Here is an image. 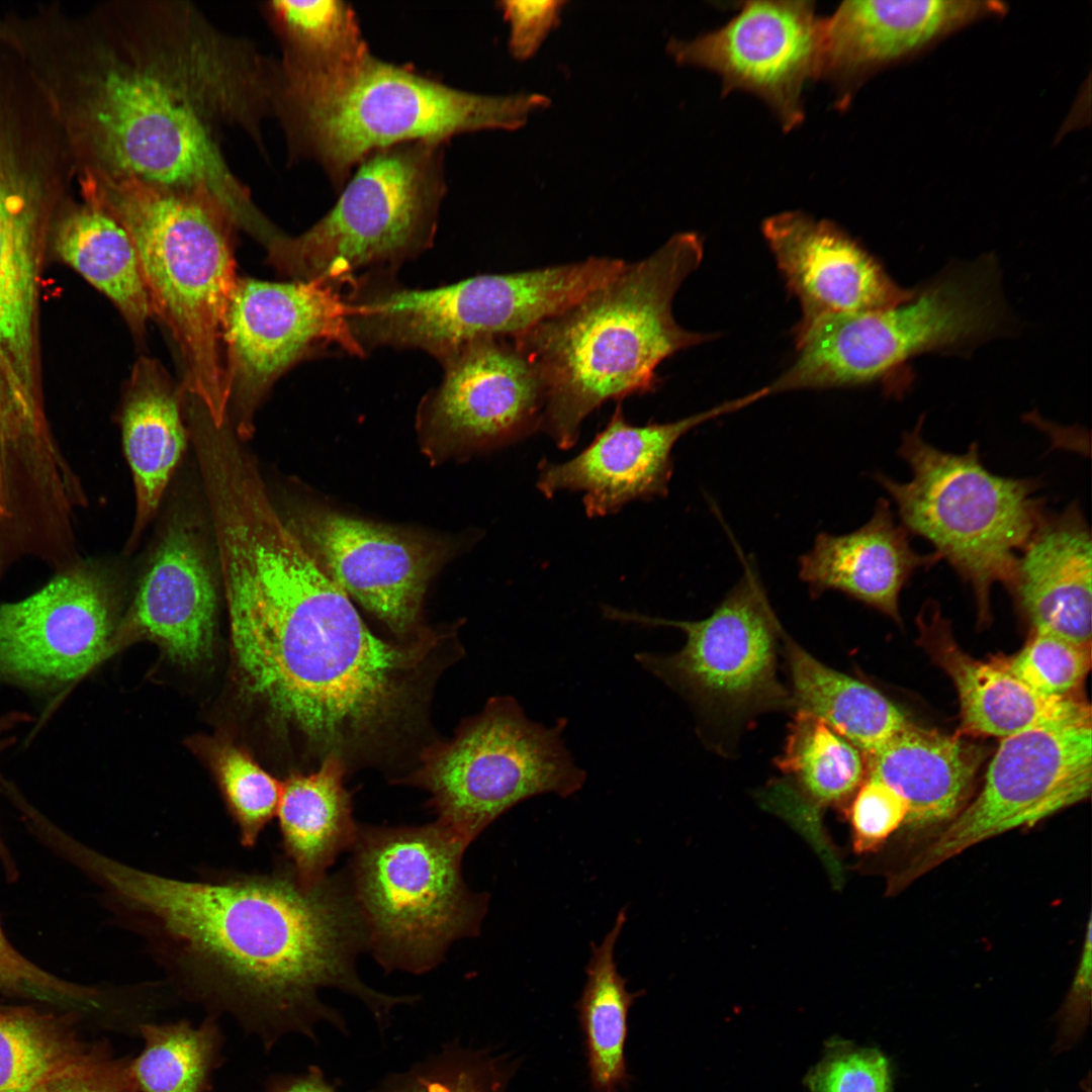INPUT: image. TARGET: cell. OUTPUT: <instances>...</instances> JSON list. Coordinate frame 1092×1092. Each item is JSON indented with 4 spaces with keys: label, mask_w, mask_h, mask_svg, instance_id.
I'll list each match as a JSON object with an SVG mask.
<instances>
[{
    "label": "cell",
    "mask_w": 1092,
    "mask_h": 1092,
    "mask_svg": "<svg viewBox=\"0 0 1092 1092\" xmlns=\"http://www.w3.org/2000/svg\"><path fill=\"white\" fill-rule=\"evenodd\" d=\"M762 234L802 316L794 330L833 314L894 307L916 290L902 288L840 226L801 211L766 218Z\"/></svg>",
    "instance_id": "cell-21"
},
{
    "label": "cell",
    "mask_w": 1092,
    "mask_h": 1092,
    "mask_svg": "<svg viewBox=\"0 0 1092 1092\" xmlns=\"http://www.w3.org/2000/svg\"><path fill=\"white\" fill-rule=\"evenodd\" d=\"M515 1070L504 1055L452 1041L369 1092H506Z\"/></svg>",
    "instance_id": "cell-37"
},
{
    "label": "cell",
    "mask_w": 1092,
    "mask_h": 1092,
    "mask_svg": "<svg viewBox=\"0 0 1092 1092\" xmlns=\"http://www.w3.org/2000/svg\"><path fill=\"white\" fill-rule=\"evenodd\" d=\"M923 416L902 436L898 455L911 478L874 475L890 495L900 524L929 542L973 590L981 624L990 619L994 583H1006L1016 555L1048 510L1034 477L994 474L981 460L979 445L965 453L942 451L922 435Z\"/></svg>",
    "instance_id": "cell-10"
},
{
    "label": "cell",
    "mask_w": 1092,
    "mask_h": 1092,
    "mask_svg": "<svg viewBox=\"0 0 1092 1092\" xmlns=\"http://www.w3.org/2000/svg\"><path fill=\"white\" fill-rule=\"evenodd\" d=\"M804 1083L810 1092H892L891 1062L877 1048L834 1038Z\"/></svg>",
    "instance_id": "cell-40"
},
{
    "label": "cell",
    "mask_w": 1092,
    "mask_h": 1092,
    "mask_svg": "<svg viewBox=\"0 0 1092 1092\" xmlns=\"http://www.w3.org/2000/svg\"><path fill=\"white\" fill-rule=\"evenodd\" d=\"M775 763L783 775L775 795L812 818L852 797L867 776L863 753L825 722L802 711L794 712Z\"/></svg>",
    "instance_id": "cell-32"
},
{
    "label": "cell",
    "mask_w": 1092,
    "mask_h": 1092,
    "mask_svg": "<svg viewBox=\"0 0 1092 1092\" xmlns=\"http://www.w3.org/2000/svg\"><path fill=\"white\" fill-rule=\"evenodd\" d=\"M91 1045L66 1019L0 1005V1092H32Z\"/></svg>",
    "instance_id": "cell-36"
},
{
    "label": "cell",
    "mask_w": 1092,
    "mask_h": 1092,
    "mask_svg": "<svg viewBox=\"0 0 1092 1092\" xmlns=\"http://www.w3.org/2000/svg\"><path fill=\"white\" fill-rule=\"evenodd\" d=\"M0 989L47 1001L65 1002L86 1011L111 1013L115 992L64 981L22 956L0 927Z\"/></svg>",
    "instance_id": "cell-41"
},
{
    "label": "cell",
    "mask_w": 1092,
    "mask_h": 1092,
    "mask_svg": "<svg viewBox=\"0 0 1092 1092\" xmlns=\"http://www.w3.org/2000/svg\"><path fill=\"white\" fill-rule=\"evenodd\" d=\"M77 190L128 234L152 313L178 348L184 397L222 427L229 418L222 329L239 279L236 219L206 192L132 177L83 180Z\"/></svg>",
    "instance_id": "cell-5"
},
{
    "label": "cell",
    "mask_w": 1092,
    "mask_h": 1092,
    "mask_svg": "<svg viewBox=\"0 0 1092 1092\" xmlns=\"http://www.w3.org/2000/svg\"><path fill=\"white\" fill-rule=\"evenodd\" d=\"M331 345L363 356L348 329L340 289L320 282L238 279L222 348L229 418L242 442L252 436L254 415L276 380Z\"/></svg>",
    "instance_id": "cell-15"
},
{
    "label": "cell",
    "mask_w": 1092,
    "mask_h": 1092,
    "mask_svg": "<svg viewBox=\"0 0 1092 1092\" xmlns=\"http://www.w3.org/2000/svg\"><path fill=\"white\" fill-rule=\"evenodd\" d=\"M215 608L211 573L194 535L171 529L140 583L132 623L171 658L193 663L208 653Z\"/></svg>",
    "instance_id": "cell-26"
},
{
    "label": "cell",
    "mask_w": 1092,
    "mask_h": 1092,
    "mask_svg": "<svg viewBox=\"0 0 1092 1092\" xmlns=\"http://www.w3.org/2000/svg\"><path fill=\"white\" fill-rule=\"evenodd\" d=\"M1003 659L1008 669L1039 696L1076 698L1091 667V646L1032 632L1018 653Z\"/></svg>",
    "instance_id": "cell-39"
},
{
    "label": "cell",
    "mask_w": 1092,
    "mask_h": 1092,
    "mask_svg": "<svg viewBox=\"0 0 1092 1092\" xmlns=\"http://www.w3.org/2000/svg\"><path fill=\"white\" fill-rule=\"evenodd\" d=\"M997 261L948 267L900 305L822 317L794 333L797 356L777 392L878 381L926 352L969 348L1010 332Z\"/></svg>",
    "instance_id": "cell-8"
},
{
    "label": "cell",
    "mask_w": 1092,
    "mask_h": 1092,
    "mask_svg": "<svg viewBox=\"0 0 1092 1092\" xmlns=\"http://www.w3.org/2000/svg\"><path fill=\"white\" fill-rule=\"evenodd\" d=\"M550 100L537 93L483 95L453 88L413 68L372 54L340 73L320 78L284 74L274 118L290 161L318 164L341 189L371 153L404 143H444L486 129L513 130Z\"/></svg>",
    "instance_id": "cell-6"
},
{
    "label": "cell",
    "mask_w": 1092,
    "mask_h": 1092,
    "mask_svg": "<svg viewBox=\"0 0 1092 1092\" xmlns=\"http://www.w3.org/2000/svg\"><path fill=\"white\" fill-rule=\"evenodd\" d=\"M287 525L329 576L394 633L413 635L437 547L394 528L321 508L297 510Z\"/></svg>",
    "instance_id": "cell-19"
},
{
    "label": "cell",
    "mask_w": 1092,
    "mask_h": 1092,
    "mask_svg": "<svg viewBox=\"0 0 1092 1092\" xmlns=\"http://www.w3.org/2000/svg\"><path fill=\"white\" fill-rule=\"evenodd\" d=\"M211 760L240 841L252 847L276 814L282 784L234 744L215 746Z\"/></svg>",
    "instance_id": "cell-38"
},
{
    "label": "cell",
    "mask_w": 1092,
    "mask_h": 1092,
    "mask_svg": "<svg viewBox=\"0 0 1092 1092\" xmlns=\"http://www.w3.org/2000/svg\"><path fill=\"white\" fill-rule=\"evenodd\" d=\"M139 1036L143 1049L130 1068L141 1092H211L213 1073L224 1062L217 1016L207 1014L198 1026L185 1018L148 1021Z\"/></svg>",
    "instance_id": "cell-35"
},
{
    "label": "cell",
    "mask_w": 1092,
    "mask_h": 1092,
    "mask_svg": "<svg viewBox=\"0 0 1092 1092\" xmlns=\"http://www.w3.org/2000/svg\"><path fill=\"white\" fill-rule=\"evenodd\" d=\"M131 1056H117L106 1041L93 1042L78 1061L32 1092H141L131 1073Z\"/></svg>",
    "instance_id": "cell-42"
},
{
    "label": "cell",
    "mask_w": 1092,
    "mask_h": 1092,
    "mask_svg": "<svg viewBox=\"0 0 1092 1092\" xmlns=\"http://www.w3.org/2000/svg\"><path fill=\"white\" fill-rule=\"evenodd\" d=\"M344 759L324 757L313 772L291 775L283 784L276 815L290 871L303 885L326 878L338 855L356 841L359 828L344 787Z\"/></svg>",
    "instance_id": "cell-29"
},
{
    "label": "cell",
    "mask_w": 1092,
    "mask_h": 1092,
    "mask_svg": "<svg viewBox=\"0 0 1092 1092\" xmlns=\"http://www.w3.org/2000/svg\"><path fill=\"white\" fill-rule=\"evenodd\" d=\"M918 643L952 680L964 732L1005 738L1051 720L1091 713L1078 697L1049 699L1015 676L1003 657L979 660L954 639L936 602H926L917 618Z\"/></svg>",
    "instance_id": "cell-25"
},
{
    "label": "cell",
    "mask_w": 1092,
    "mask_h": 1092,
    "mask_svg": "<svg viewBox=\"0 0 1092 1092\" xmlns=\"http://www.w3.org/2000/svg\"><path fill=\"white\" fill-rule=\"evenodd\" d=\"M566 724L546 726L515 698H491L453 739L424 753L413 783L431 794L437 821L469 845L517 804L582 788L586 774L564 744Z\"/></svg>",
    "instance_id": "cell-13"
},
{
    "label": "cell",
    "mask_w": 1092,
    "mask_h": 1092,
    "mask_svg": "<svg viewBox=\"0 0 1092 1092\" xmlns=\"http://www.w3.org/2000/svg\"><path fill=\"white\" fill-rule=\"evenodd\" d=\"M69 144L76 183L132 177L206 192L259 239L271 221L226 160L240 132L265 154L279 62L179 0L59 2L0 13Z\"/></svg>",
    "instance_id": "cell-1"
},
{
    "label": "cell",
    "mask_w": 1092,
    "mask_h": 1092,
    "mask_svg": "<svg viewBox=\"0 0 1092 1092\" xmlns=\"http://www.w3.org/2000/svg\"><path fill=\"white\" fill-rule=\"evenodd\" d=\"M444 149L413 142L371 153L318 221L297 236L278 229L264 243L268 263L291 281L341 290L359 275L394 272L434 242L446 193Z\"/></svg>",
    "instance_id": "cell-9"
},
{
    "label": "cell",
    "mask_w": 1092,
    "mask_h": 1092,
    "mask_svg": "<svg viewBox=\"0 0 1092 1092\" xmlns=\"http://www.w3.org/2000/svg\"><path fill=\"white\" fill-rule=\"evenodd\" d=\"M853 845L857 852L872 851L884 843L908 815V805L884 783L866 777L849 806Z\"/></svg>",
    "instance_id": "cell-43"
},
{
    "label": "cell",
    "mask_w": 1092,
    "mask_h": 1092,
    "mask_svg": "<svg viewBox=\"0 0 1092 1092\" xmlns=\"http://www.w3.org/2000/svg\"><path fill=\"white\" fill-rule=\"evenodd\" d=\"M939 561L935 552L915 551L889 500L881 497L858 529L842 535L818 534L799 559V576L812 597L840 592L899 623L903 587L918 570Z\"/></svg>",
    "instance_id": "cell-24"
},
{
    "label": "cell",
    "mask_w": 1092,
    "mask_h": 1092,
    "mask_svg": "<svg viewBox=\"0 0 1092 1092\" xmlns=\"http://www.w3.org/2000/svg\"><path fill=\"white\" fill-rule=\"evenodd\" d=\"M764 396L762 387L673 422L645 426L628 423L619 402L606 427L576 456L540 462L537 488L549 498L563 490L582 492L589 518L614 514L634 500L662 497L672 476V449L685 434Z\"/></svg>",
    "instance_id": "cell-20"
},
{
    "label": "cell",
    "mask_w": 1092,
    "mask_h": 1092,
    "mask_svg": "<svg viewBox=\"0 0 1092 1092\" xmlns=\"http://www.w3.org/2000/svg\"><path fill=\"white\" fill-rule=\"evenodd\" d=\"M106 573L77 560L41 588L0 602V679L32 689H63L106 654L113 628Z\"/></svg>",
    "instance_id": "cell-17"
},
{
    "label": "cell",
    "mask_w": 1092,
    "mask_h": 1092,
    "mask_svg": "<svg viewBox=\"0 0 1092 1092\" xmlns=\"http://www.w3.org/2000/svg\"><path fill=\"white\" fill-rule=\"evenodd\" d=\"M781 654L790 676L793 712L819 718L864 757L878 751L909 723L879 690L822 663L787 633Z\"/></svg>",
    "instance_id": "cell-31"
},
{
    "label": "cell",
    "mask_w": 1092,
    "mask_h": 1092,
    "mask_svg": "<svg viewBox=\"0 0 1092 1092\" xmlns=\"http://www.w3.org/2000/svg\"><path fill=\"white\" fill-rule=\"evenodd\" d=\"M564 1H503L499 8L510 26L509 48L520 61L533 57L557 26Z\"/></svg>",
    "instance_id": "cell-44"
},
{
    "label": "cell",
    "mask_w": 1092,
    "mask_h": 1092,
    "mask_svg": "<svg viewBox=\"0 0 1092 1092\" xmlns=\"http://www.w3.org/2000/svg\"><path fill=\"white\" fill-rule=\"evenodd\" d=\"M23 719L25 720L26 716L23 715V714H19V713H12V714H9V715H6V716L0 718V752L7 745H9L11 743V741L9 739L3 738L2 735L5 733V731H7L13 725L17 724L20 721H23ZM0 858H1V861H2V863L4 864V867H5L6 871H7V873L10 876L15 875V870H14V866L12 863L11 856H10V854H9V852L7 850V847L5 846L1 836H0Z\"/></svg>",
    "instance_id": "cell-47"
},
{
    "label": "cell",
    "mask_w": 1092,
    "mask_h": 1092,
    "mask_svg": "<svg viewBox=\"0 0 1092 1092\" xmlns=\"http://www.w3.org/2000/svg\"><path fill=\"white\" fill-rule=\"evenodd\" d=\"M1005 9L983 0L844 1L823 18L818 78L835 89L841 109L876 71Z\"/></svg>",
    "instance_id": "cell-22"
},
{
    "label": "cell",
    "mask_w": 1092,
    "mask_h": 1092,
    "mask_svg": "<svg viewBox=\"0 0 1092 1092\" xmlns=\"http://www.w3.org/2000/svg\"><path fill=\"white\" fill-rule=\"evenodd\" d=\"M1092 980V928L1087 923L1085 940L1069 995L1058 1014L1055 1052L1071 1049L1083 1036L1089 1022Z\"/></svg>",
    "instance_id": "cell-45"
},
{
    "label": "cell",
    "mask_w": 1092,
    "mask_h": 1092,
    "mask_svg": "<svg viewBox=\"0 0 1092 1092\" xmlns=\"http://www.w3.org/2000/svg\"><path fill=\"white\" fill-rule=\"evenodd\" d=\"M55 250L118 308L141 340L153 315L140 263L123 226L97 203L73 199L51 236Z\"/></svg>",
    "instance_id": "cell-30"
},
{
    "label": "cell",
    "mask_w": 1092,
    "mask_h": 1092,
    "mask_svg": "<svg viewBox=\"0 0 1092 1092\" xmlns=\"http://www.w3.org/2000/svg\"><path fill=\"white\" fill-rule=\"evenodd\" d=\"M261 1092H337L323 1070L309 1066L300 1074H275L270 1076Z\"/></svg>",
    "instance_id": "cell-46"
},
{
    "label": "cell",
    "mask_w": 1092,
    "mask_h": 1092,
    "mask_svg": "<svg viewBox=\"0 0 1092 1092\" xmlns=\"http://www.w3.org/2000/svg\"><path fill=\"white\" fill-rule=\"evenodd\" d=\"M231 637L246 688L324 751L343 756L403 720L430 638L377 637L277 514L217 547Z\"/></svg>",
    "instance_id": "cell-3"
},
{
    "label": "cell",
    "mask_w": 1092,
    "mask_h": 1092,
    "mask_svg": "<svg viewBox=\"0 0 1092 1092\" xmlns=\"http://www.w3.org/2000/svg\"><path fill=\"white\" fill-rule=\"evenodd\" d=\"M981 761L980 749L960 737L909 722L866 757V777L904 798L908 805L904 825L924 829L949 822L966 806Z\"/></svg>",
    "instance_id": "cell-27"
},
{
    "label": "cell",
    "mask_w": 1092,
    "mask_h": 1092,
    "mask_svg": "<svg viewBox=\"0 0 1092 1092\" xmlns=\"http://www.w3.org/2000/svg\"><path fill=\"white\" fill-rule=\"evenodd\" d=\"M1092 548L1077 502L1046 512L1004 584L1033 632L1091 646Z\"/></svg>",
    "instance_id": "cell-23"
},
{
    "label": "cell",
    "mask_w": 1092,
    "mask_h": 1092,
    "mask_svg": "<svg viewBox=\"0 0 1092 1092\" xmlns=\"http://www.w3.org/2000/svg\"><path fill=\"white\" fill-rule=\"evenodd\" d=\"M822 24L814 2L750 1L718 29L670 39L667 52L680 65L717 74L723 93L760 98L789 131L804 120L803 90L819 75Z\"/></svg>",
    "instance_id": "cell-16"
},
{
    "label": "cell",
    "mask_w": 1092,
    "mask_h": 1092,
    "mask_svg": "<svg viewBox=\"0 0 1092 1092\" xmlns=\"http://www.w3.org/2000/svg\"><path fill=\"white\" fill-rule=\"evenodd\" d=\"M61 854L103 890L119 921L139 935L179 998L229 1015L265 1051L316 1026L348 1033L321 997L336 988L386 1019L393 995L362 982L355 958L365 929L350 886L326 877L301 884L289 870L189 881L109 857L72 837Z\"/></svg>",
    "instance_id": "cell-2"
},
{
    "label": "cell",
    "mask_w": 1092,
    "mask_h": 1092,
    "mask_svg": "<svg viewBox=\"0 0 1092 1092\" xmlns=\"http://www.w3.org/2000/svg\"><path fill=\"white\" fill-rule=\"evenodd\" d=\"M703 256L698 234H675L515 337L543 384L540 430L559 448L576 443L585 418L604 402L653 391L664 360L714 338L686 330L672 311Z\"/></svg>",
    "instance_id": "cell-4"
},
{
    "label": "cell",
    "mask_w": 1092,
    "mask_h": 1092,
    "mask_svg": "<svg viewBox=\"0 0 1092 1092\" xmlns=\"http://www.w3.org/2000/svg\"><path fill=\"white\" fill-rule=\"evenodd\" d=\"M443 378L425 397L421 423L445 445L499 447L540 430L544 388L515 337L482 338L441 360Z\"/></svg>",
    "instance_id": "cell-18"
},
{
    "label": "cell",
    "mask_w": 1092,
    "mask_h": 1092,
    "mask_svg": "<svg viewBox=\"0 0 1092 1092\" xmlns=\"http://www.w3.org/2000/svg\"><path fill=\"white\" fill-rule=\"evenodd\" d=\"M1091 713L1051 720L1002 738L977 797L891 882L901 890L967 848L1031 826L1090 796Z\"/></svg>",
    "instance_id": "cell-14"
},
{
    "label": "cell",
    "mask_w": 1092,
    "mask_h": 1092,
    "mask_svg": "<svg viewBox=\"0 0 1092 1092\" xmlns=\"http://www.w3.org/2000/svg\"><path fill=\"white\" fill-rule=\"evenodd\" d=\"M181 387L157 360L141 357L124 390L120 425L130 467L135 516L129 544L135 543L163 497L190 438Z\"/></svg>",
    "instance_id": "cell-28"
},
{
    "label": "cell",
    "mask_w": 1092,
    "mask_h": 1092,
    "mask_svg": "<svg viewBox=\"0 0 1092 1092\" xmlns=\"http://www.w3.org/2000/svg\"><path fill=\"white\" fill-rule=\"evenodd\" d=\"M626 920L624 907L603 940L599 944L592 942L586 982L576 1004L594 1092H618L628 1080V1013L640 993L627 990L626 979L618 972L615 961V945Z\"/></svg>",
    "instance_id": "cell-34"
},
{
    "label": "cell",
    "mask_w": 1092,
    "mask_h": 1092,
    "mask_svg": "<svg viewBox=\"0 0 1092 1092\" xmlns=\"http://www.w3.org/2000/svg\"><path fill=\"white\" fill-rule=\"evenodd\" d=\"M467 846L438 821L358 830L350 889L381 965L424 973L455 940L478 933L488 898L463 880Z\"/></svg>",
    "instance_id": "cell-11"
},
{
    "label": "cell",
    "mask_w": 1092,
    "mask_h": 1092,
    "mask_svg": "<svg viewBox=\"0 0 1092 1092\" xmlns=\"http://www.w3.org/2000/svg\"><path fill=\"white\" fill-rule=\"evenodd\" d=\"M261 11L281 46L278 61L286 74L326 77L371 55L356 12L347 2L268 1L261 4Z\"/></svg>",
    "instance_id": "cell-33"
},
{
    "label": "cell",
    "mask_w": 1092,
    "mask_h": 1092,
    "mask_svg": "<svg viewBox=\"0 0 1092 1092\" xmlns=\"http://www.w3.org/2000/svg\"><path fill=\"white\" fill-rule=\"evenodd\" d=\"M740 579L713 612L698 621L669 620L602 608L605 618L686 635L673 653L639 652L638 664L681 696L703 722L733 730L764 712L793 710L778 676L784 628L755 567L742 558Z\"/></svg>",
    "instance_id": "cell-12"
},
{
    "label": "cell",
    "mask_w": 1092,
    "mask_h": 1092,
    "mask_svg": "<svg viewBox=\"0 0 1092 1092\" xmlns=\"http://www.w3.org/2000/svg\"><path fill=\"white\" fill-rule=\"evenodd\" d=\"M625 262L589 257L429 289L405 287L392 272L366 273L346 287V320L364 355L378 347L410 348L439 361L478 339L523 334L611 278Z\"/></svg>",
    "instance_id": "cell-7"
}]
</instances>
